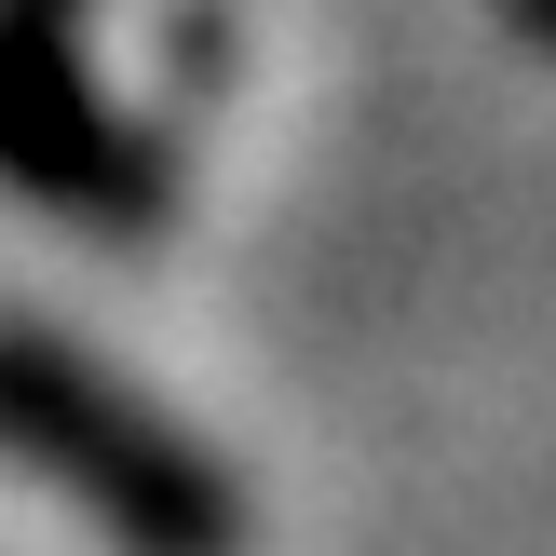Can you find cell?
<instances>
[{"instance_id": "7a4b0ae2", "label": "cell", "mask_w": 556, "mask_h": 556, "mask_svg": "<svg viewBox=\"0 0 556 556\" xmlns=\"http://www.w3.org/2000/svg\"><path fill=\"white\" fill-rule=\"evenodd\" d=\"M0 190L96 244H150L177 204L163 150L96 81V0H0Z\"/></svg>"}, {"instance_id": "6da1fadb", "label": "cell", "mask_w": 556, "mask_h": 556, "mask_svg": "<svg viewBox=\"0 0 556 556\" xmlns=\"http://www.w3.org/2000/svg\"><path fill=\"white\" fill-rule=\"evenodd\" d=\"M0 462L81 516L109 556H244V476L163 421L109 353L0 313Z\"/></svg>"}, {"instance_id": "3957f363", "label": "cell", "mask_w": 556, "mask_h": 556, "mask_svg": "<svg viewBox=\"0 0 556 556\" xmlns=\"http://www.w3.org/2000/svg\"><path fill=\"white\" fill-rule=\"evenodd\" d=\"M503 27H516L530 54H556V0H503Z\"/></svg>"}]
</instances>
